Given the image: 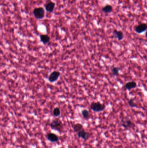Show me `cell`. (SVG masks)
<instances>
[{
	"label": "cell",
	"instance_id": "6da1fadb",
	"mask_svg": "<svg viewBox=\"0 0 147 148\" xmlns=\"http://www.w3.org/2000/svg\"><path fill=\"white\" fill-rule=\"evenodd\" d=\"M49 126L52 130H56L59 132H60L63 127L62 121L58 118L54 119L50 123Z\"/></svg>",
	"mask_w": 147,
	"mask_h": 148
},
{
	"label": "cell",
	"instance_id": "7a4b0ae2",
	"mask_svg": "<svg viewBox=\"0 0 147 148\" xmlns=\"http://www.w3.org/2000/svg\"><path fill=\"white\" fill-rule=\"evenodd\" d=\"M121 125L126 130H129L134 128L135 124L130 119L127 117H124L121 121Z\"/></svg>",
	"mask_w": 147,
	"mask_h": 148
},
{
	"label": "cell",
	"instance_id": "3957f363",
	"mask_svg": "<svg viewBox=\"0 0 147 148\" xmlns=\"http://www.w3.org/2000/svg\"><path fill=\"white\" fill-rule=\"evenodd\" d=\"M106 106L103 104H102L99 101L93 102L90 105V109L93 111L100 112L103 111L105 109Z\"/></svg>",
	"mask_w": 147,
	"mask_h": 148
},
{
	"label": "cell",
	"instance_id": "277c9868",
	"mask_svg": "<svg viewBox=\"0 0 147 148\" xmlns=\"http://www.w3.org/2000/svg\"><path fill=\"white\" fill-rule=\"evenodd\" d=\"M33 14L37 20H41L45 17V10L43 7H36L33 10Z\"/></svg>",
	"mask_w": 147,
	"mask_h": 148
},
{
	"label": "cell",
	"instance_id": "5b68a950",
	"mask_svg": "<svg viewBox=\"0 0 147 148\" xmlns=\"http://www.w3.org/2000/svg\"><path fill=\"white\" fill-rule=\"evenodd\" d=\"M61 75V73L59 71H53L48 76V81L51 83L56 82L58 80L59 78Z\"/></svg>",
	"mask_w": 147,
	"mask_h": 148
},
{
	"label": "cell",
	"instance_id": "8992f818",
	"mask_svg": "<svg viewBox=\"0 0 147 148\" xmlns=\"http://www.w3.org/2000/svg\"><path fill=\"white\" fill-rule=\"evenodd\" d=\"M46 137L47 140L51 142V143H56L59 141V139L58 135L52 133H49L47 134L46 135Z\"/></svg>",
	"mask_w": 147,
	"mask_h": 148
},
{
	"label": "cell",
	"instance_id": "52a82bcc",
	"mask_svg": "<svg viewBox=\"0 0 147 148\" xmlns=\"http://www.w3.org/2000/svg\"><path fill=\"white\" fill-rule=\"evenodd\" d=\"M147 29V24L145 23H141L136 26L135 28V30L137 33L141 34L146 31Z\"/></svg>",
	"mask_w": 147,
	"mask_h": 148
},
{
	"label": "cell",
	"instance_id": "ba28073f",
	"mask_svg": "<svg viewBox=\"0 0 147 148\" xmlns=\"http://www.w3.org/2000/svg\"><path fill=\"white\" fill-rule=\"evenodd\" d=\"M77 135L79 138L83 139L84 141H86L88 140L90 136L89 133L85 131L84 129L79 132L77 133Z\"/></svg>",
	"mask_w": 147,
	"mask_h": 148
},
{
	"label": "cell",
	"instance_id": "9c48e42d",
	"mask_svg": "<svg viewBox=\"0 0 147 148\" xmlns=\"http://www.w3.org/2000/svg\"><path fill=\"white\" fill-rule=\"evenodd\" d=\"M113 37L114 38L117 39L119 41H121L124 39V33L120 30L114 29L113 32Z\"/></svg>",
	"mask_w": 147,
	"mask_h": 148
},
{
	"label": "cell",
	"instance_id": "30bf717a",
	"mask_svg": "<svg viewBox=\"0 0 147 148\" xmlns=\"http://www.w3.org/2000/svg\"><path fill=\"white\" fill-rule=\"evenodd\" d=\"M45 7L46 11L49 13H52L55 9V2L49 1L45 4Z\"/></svg>",
	"mask_w": 147,
	"mask_h": 148
},
{
	"label": "cell",
	"instance_id": "8fae6325",
	"mask_svg": "<svg viewBox=\"0 0 147 148\" xmlns=\"http://www.w3.org/2000/svg\"><path fill=\"white\" fill-rule=\"evenodd\" d=\"M137 86V84L136 81H131L127 82L125 84V88L126 90H131V89L136 88Z\"/></svg>",
	"mask_w": 147,
	"mask_h": 148
},
{
	"label": "cell",
	"instance_id": "7c38bea8",
	"mask_svg": "<svg viewBox=\"0 0 147 148\" xmlns=\"http://www.w3.org/2000/svg\"><path fill=\"white\" fill-rule=\"evenodd\" d=\"M40 39L41 41L43 44L45 45L50 42L51 39L47 34H41L40 35Z\"/></svg>",
	"mask_w": 147,
	"mask_h": 148
},
{
	"label": "cell",
	"instance_id": "4fadbf2b",
	"mask_svg": "<svg viewBox=\"0 0 147 148\" xmlns=\"http://www.w3.org/2000/svg\"><path fill=\"white\" fill-rule=\"evenodd\" d=\"M73 129L74 131L76 134L81 130H84L83 126L80 123H76L73 126Z\"/></svg>",
	"mask_w": 147,
	"mask_h": 148
},
{
	"label": "cell",
	"instance_id": "5bb4252c",
	"mask_svg": "<svg viewBox=\"0 0 147 148\" xmlns=\"http://www.w3.org/2000/svg\"><path fill=\"white\" fill-rule=\"evenodd\" d=\"M102 11L105 13H111L113 11V7L111 5L107 4L102 8Z\"/></svg>",
	"mask_w": 147,
	"mask_h": 148
},
{
	"label": "cell",
	"instance_id": "9a60e30c",
	"mask_svg": "<svg viewBox=\"0 0 147 148\" xmlns=\"http://www.w3.org/2000/svg\"><path fill=\"white\" fill-rule=\"evenodd\" d=\"M120 70V68L117 67H113L111 68V72L112 75L114 76H117L119 75V72Z\"/></svg>",
	"mask_w": 147,
	"mask_h": 148
},
{
	"label": "cell",
	"instance_id": "2e32d148",
	"mask_svg": "<svg viewBox=\"0 0 147 148\" xmlns=\"http://www.w3.org/2000/svg\"><path fill=\"white\" fill-rule=\"evenodd\" d=\"M82 116H83L85 120H88L89 118L90 114V112L89 110L87 109H84L81 112Z\"/></svg>",
	"mask_w": 147,
	"mask_h": 148
},
{
	"label": "cell",
	"instance_id": "e0dca14e",
	"mask_svg": "<svg viewBox=\"0 0 147 148\" xmlns=\"http://www.w3.org/2000/svg\"><path fill=\"white\" fill-rule=\"evenodd\" d=\"M61 114V110L59 108L55 107L53 109V115L55 117H59Z\"/></svg>",
	"mask_w": 147,
	"mask_h": 148
},
{
	"label": "cell",
	"instance_id": "ac0fdd59",
	"mask_svg": "<svg viewBox=\"0 0 147 148\" xmlns=\"http://www.w3.org/2000/svg\"><path fill=\"white\" fill-rule=\"evenodd\" d=\"M135 98H131L129 99L128 103L129 104V106H130L131 108H138V105L136 104L134 101Z\"/></svg>",
	"mask_w": 147,
	"mask_h": 148
},
{
	"label": "cell",
	"instance_id": "d6986e66",
	"mask_svg": "<svg viewBox=\"0 0 147 148\" xmlns=\"http://www.w3.org/2000/svg\"><path fill=\"white\" fill-rule=\"evenodd\" d=\"M60 148H65V147H60Z\"/></svg>",
	"mask_w": 147,
	"mask_h": 148
}]
</instances>
